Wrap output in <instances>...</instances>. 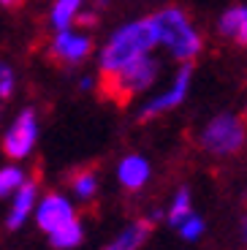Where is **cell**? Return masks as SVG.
<instances>
[{
	"label": "cell",
	"instance_id": "cell-1",
	"mask_svg": "<svg viewBox=\"0 0 247 250\" xmlns=\"http://www.w3.org/2000/svg\"><path fill=\"white\" fill-rule=\"evenodd\" d=\"M158 44V33H155L152 19H142L133 25H125L111 36L101 55V74H114V71L128 68L130 62L147 57V52Z\"/></svg>",
	"mask_w": 247,
	"mask_h": 250
},
{
	"label": "cell",
	"instance_id": "cell-2",
	"mask_svg": "<svg viewBox=\"0 0 247 250\" xmlns=\"http://www.w3.org/2000/svg\"><path fill=\"white\" fill-rule=\"evenodd\" d=\"M149 19H152V25H155L158 41L166 44L174 52V57H179V60H193L201 52V38L193 30L190 19H187V14L182 8H177V6L163 8V11H158Z\"/></svg>",
	"mask_w": 247,
	"mask_h": 250
},
{
	"label": "cell",
	"instance_id": "cell-3",
	"mask_svg": "<svg viewBox=\"0 0 247 250\" xmlns=\"http://www.w3.org/2000/svg\"><path fill=\"white\" fill-rule=\"evenodd\" d=\"M158 74V65H155L149 57H142V60L130 62L128 68L114 71V74H101V93L106 98H111L114 104L125 106L139 90H144L149 82Z\"/></svg>",
	"mask_w": 247,
	"mask_h": 250
},
{
	"label": "cell",
	"instance_id": "cell-4",
	"mask_svg": "<svg viewBox=\"0 0 247 250\" xmlns=\"http://www.w3.org/2000/svg\"><path fill=\"white\" fill-rule=\"evenodd\" d=\"M201 144H204V150L215 152V155H231V152H236L245 144V128H242V123L236 117L220 114L204 131Z\"/></svg>",
	"mask_w": 247,
	"mask_h": 250
},
{
	"label": "cell",
	"instance_id": "cell-5",
	"mask_svg": "<svg viewBox=\"0 0 247 250\" xmlns=\"http://www.w3.org/2000/svg\"><path fill=\"white\" fill-rule=\"evenodd\" d=\"M33 144H36V114H33V109H27V112L19 114L17 123L11 125V131L6 133L3 150L11 158H25L33 150Z\"/></svg>",
	"mask_w": 247,
	"mask_h": 250
},
{
	"label": "cell",
	"instance_id": "cell-6",
	"mask_svg": "<svg viewBox=\"0 0 247 250\" xmlns=\"http://www.w3.org/2000/svg\"><path fill=\"white\" fill-rule=\"evenodd\" d=\"M93 49V41L87 36H76V33L60 30L55 38V44L49 49V57L55 62H82Z\"/></svg>",
	"mask_w": 247,
	"mask_h": 250
},
{
	"label": "cell",
	"instance_id": "cell-7",
	"mask_svg": "<svg viewBox=\"0 0 247 250\" xmlns=\"http://www.w3.org/2000/svg\"><path fill=\"white\" fill-rule=\"evenodd\" d=\"M76 215H74V207L68 204V201L62 199V196H57V193H49L46 199L38 204V212H36V220H38V226H41L43 231H57L60 226H65L68 220H74Z\"/></svg>",
	"mask_w": 247,
	"mask_h": 250
},
{
	"label": "cell",
	"instance_id": "cell-8",
	"mask_svg": "<svg viewBox=\"0 0 247 250\" xmlns=\"http://www.w3.org/2000/svg\"><path fill=\"white\" fill-rule=\"evenodd\" d=\"M187 84H190V65H185V68L179 71L177 82H174V87L168 90L166 95L155 98L152 104H147V106L142 109V120H149V117H155V114H161V112H166V109L182 104V98H185V93H187Z\"/></svg>",
	"mask_w": 247,
	"mask_h": 250
},
{
	"label": "cell",
	"instance_id": "cell-9",
	"mask_svg": "<svg viewBox=\"0 0 247 250\" xmlns=\"http://www.w3.org/2000/svg\"><path fill=\"white\" fill-rule=\"evenodd\" d=\"M147 177H149V166H147L144 158L128 155L123 163H120V182H123L125 188H130V190L142 188L144 182H147Z\"/></svg>",
	"mask_w": 247,
	"mask_h": 250
},
{
	"label": "cell",
	"instance_id": "cell-10",
	"mask_svg": "<svg viewBox=\"0 0 247 250\" xmlns=\"http://www.w3.org/2000/svg\"><path fill=\"white\" fill-rule=\"evenodd\" d=\"M33 201H36V182H22V188L17 190V199H14V209L8 215V229H19L25 223V218L33 209Z\"/></svg>",
	"mask_w": 247,
	"mask_h": 250
},
{
	"label": "cell",
	"instance_id": "cell-11",
	"mask_svg": "<svg viewBox=\"0 0 247 250\" xmlns=\"http://www.w3.org/2000/svg\"><path fill=\"white\" fill-rule=\"evenodd\" d=\"M220 33L226 36H234L236 44L247 46V8H231V11L223 14L220 19Z\"/></svg>",
	"mask_w": 247,
	"mask_h": 250
},
{
	"label": "cell",
	"instance_id": "cell-12",
	"mask_svg": "<svg viewBox=\"0 0 247 250\" xmlns=\"http://www.w3.org/2000/svg\"><path fill=\"white\" fill-rule=\"evenodd\" d=\"M149 234V223L147 220H142V223H133V226H128L123 234H120L114 242L109 245L106 250H136L139 245L144 242V237Z\"/></svg>",
	"mask_w": 247,
	"mask_h": 250
},
{
	"label": "cell",
	"instance_id": "cell-13",
	"mask_svg": "<svg viewBox=\"0 0 247 250\" xmlns=\"http://www.w3.org/2000/svg\"><path fill=\"white\" fill-rule=\"evenodd\" d=\"M49 239H52V245L55 248H60V250H65V248H74V245H79L82 242V223L79 220H68L65 226H60L57 231H52L49 234Z\"/></svg>",
	"mask_w": 247,
	"mask_h": 250
},
{
	"label": "cell",
	"instance_id": "cell-14",
	"mask_svg": "<svg viewBox=\"0 0 247 250\" xmlns=\"http://www.w3.org/2000/svg\"><path fill=\"white\" fill-rule=\"evenodd\" d=\"M82 0H57L55 8H52V22H55L57 30H65L71 25V19H76Z\"/></svg>",
	"mask_w": 247,
	"mask_h": 250
},
{
	"label": "cell",
	"instance_id": "cell-15",
	"mask_svg": "<svg viewBox=\"0 0 247 250\" xmlns=\"http://www.w3.org/2000/svg\"><path fill=\"white\" fill-rule=\"evenodd\" d=\"M22 182H25V177H22V171H19L17 166H6V169H0V199H6L8 193L19 190Z\"/></svg>",
	"mask_w": 247,
	"mask_h": 250
},
{
	"label": "cell",
	"instance_id": "cell-16",
	"mask_svg": "<svg viewBox=\"0 0 247 250\" xmlns=\"http://www.w3.org/2000/svg\"><path fill=\"white\" fill-rule=\"evenodd\" d=\"M187 215H190V193H187V190H179L174 204H171V209H168V223L179 229Z\"/></svg>",
	"mask_w": 247,
	"mask_h": 250
},
{
	"label": "cell",
	"instance_id": "cell-17",
	"mask_svg": "<svg viewBox=\"0 0 247 250\" xmlns=\"http://www.w3.org/2000/svg\"><path fill=\"white\" fill-rule=\"evenodd\" d=\"M74 190L79 199H93L95 196V171L84 169L79 174H74Z\"/></svg>",
	"mask_w": 247,
	"mask_h": 250
},
{
	"label": "cell",
	"instance_id": "cell-18",
	"mask_svg": "<svg viewBox=\"0 0 247 250\" xmlns=\"http://www.w3.org/2000/svg\"><path fill=\"white\" fill-rule=\"evenodd\" d=\"M179 229H182V237L185 239H196L198 234L204 231V223H201V218H196V215H187Z\"/></svg>",
	"mask_w": 247,
	"mask_h": 250
},
{
	"label": "cell",
	"instance_id": "cell-19",
	"mask_svg": "<svg viewBox=\"0 0 247 250\" xmlns=\"http://www.w3.org/2000/svg\"><path fill=\"white\" fill-rule=\"evenodd\" d=\"M11 87H14L11 76H6V79H0V98H8V95H11Z\"/></svg>",
	"mask_w": 247,
	"mask_h": 250
},
{
	"label": "cell",
	"instance_id": "cell-20",
	"mask_svg": "<svg viewBox=\"0 0 247 250\" xmlns=\"http://www.w3.org/2000/svg\"><path fill=\"white\" fill-rule=\"evenodd\" d=\"M6 76H11V71H8V65H3V62H0V79H6Z\"/></svg>",
	"mask_w": 247,
	"mask_h": 250
},
{
	"label": "cell",
	"instance_id": "cell-21",
	"mask_svg": "<svg viewBox=\"0 0 247 250\" xmlns=\"http://www.w3.org/2000/svg\"><path fill=\"white\" fill-rule=\"evenodd\" d=\"M0 3H3V6H22L25 0H0Z\"/></svg>",
	"mask_w": 247,
	"mask_h": 250
},
{
	"label": "cell",
	"instance_id": "cell-22",
	"mask_svg": "<svg viewBox=\"0 0 247 250\" xmlns=\"http://www.w3.org/2000/svg\"><path fill=\"white\" fill-rule=\"evenodd\" d=\"M245 120H247V109H245Z\"/></svg>",
	"mask_w": 247,
	"mask_h": 250
}]
</instances>
